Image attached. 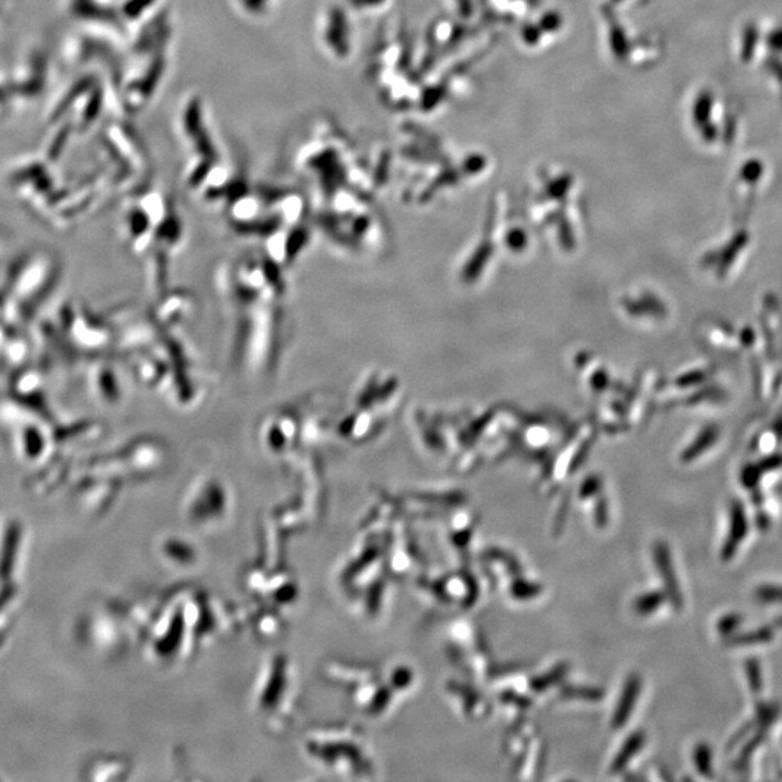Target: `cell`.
<instances>
[{
    "label": "cell",
    "instance_id": "6da1fadb",
    "mask_svg": "<svg viewBox=\"0 0 782 782\" xmlns=\"http://www.w3.org/2000/svg\"><path fill=\"white\" fill-rule=\"evenodd\" d=\"M654 557L655 562H657L659 574H661L662 581H664L668 599H670L675 610L683 609V593H681L680 584H678L677 577H675L670 549H668L667 545L659 542V544L655 546Z\"/></svg>",
    "mask_w": 782,
    "mask_h": 782
},
{
    "label": "cell",
    "instance_id": "7a4b0ae2",
    "mask_svg": "<svg viewBox=\"0 0 782 782\" xmlns=\"http://www.w3.org/2000/svg\"><path fill=\"white\" fill-rule=\"evenodd\" d=\"M746 535H748V519H746L745 509H743L741 502H735L730 507L729 533H727L726 542L722 546L723 561H729L735 557Z\"/></svg>",
    "mask_w": 782,
    "mask_h": 782
},
{
    "label": "cell",
    "instance_id": "3957f363",
    "mask_svg": "<svg viewBox=\"0 0 782 782\" xmlns=\"http://www.w3.org/2000/svg\"><path fill=\"white\" fill-rule=\"evenodd\" d=\"M639 690H641V680L636 675H633V677L629 678L625 691H623L622 701H620L619 709H617L616 713V726H623V723L628 720L629 714L632 712L633 706H635L636 699H638Z\"/></svg>",
    "mask_w": 782,
    "mask_h": 782
},
{
    "label": "cell",
    "instance_id": "277c9868",
    "mask_svg": "<svg viewBox=\"0 0 782 782\" xmlns=\"http://www.w3.org/2000/svg\"><path fill=\"white\" fill-rule=\"evenodd\" d=\"M774 636H775L774 629L769 628V626H764V628L751 630V632L739 633V635H736L735 633V635H733L732 638L729 639V645L730 646L761 645V643L771 642L772 639H774Z\"/></svg>",
    "mask_w": 782,
    "mask_h": 782
},
{
    "label": "cell",
    "instance_id": "5b68a950",
    "mask_svg": "<svg viewBox=\"0 0 782 782\" xmlns=\"http://www.w3.org/2000/svg\"><path fill=\"white\" fill-rule=\"evenodd\" d=\"M694 764L704 777H712V749L707 743H699L694 751Z\"/></svg>",
    "mask_w": 782,
    "mask_h": 782
},
{
    "label": "cell",
    "instance_id": "8992f818",
    "mask_svg": "<svg viewBox=\"0 0 782 782\" xmlns=\"http://www.w3.org/2000/svg\"><path fill=\"white\" fill-rule=\"evenodd\" d=\"M746 675H748L749 687H751L752 693L759 696L762 693V687H764V681H762L761 664L756 659H748L745 662Z\"/></svg>",
    "mask_w": 782,
    "mask_h": 782
},
{
    "label": "cell",
    "instance_id": "52a82bcc",
    "mask_svg": "<svg viewBox=\"0 0 782 782\" xmlns=\"http://www.w3.org/2000/svg\"><path fill=\"white\" fill-rule=\"evenodd\" d=\"M664 599V594L659 593V591L646 594V596H643L636 601V610H638L641 615H649V613L655 612V610L661 606Z\"/></svg>",
    "mask_w": 782,
    "mask_h": 782
},
{
    "label": "cell",
    "instance_id": "ba28073f",
    "mask_svg": "<svg viewBox=\"0 0 782 782\" xmlns=\"http://www.w3.org/2000/svg\"><path fill=\"white\" fill-rule=\"evenodd\" d=\"M642 743L643 736L641 733H636V735H633L632 738L626 742L622 754H620L619 758H617V768L625 767V765L628 764L629 759L632 758V756L635 755L639 749H641Z\"/></svg>",
    "mask_w": 782,
    "mask_h": 782
},
{
    "label": "cell",
    "instance_id": "9c48e42d",
    "mask_svg": "<svg viewBox=\"0 0 782 782\" xmlns=\"http://www.w3.org/2000/svg\"><path fill=\"white\" fill-rule=\"evenodd\" d=\"M743 619L741 615H727L720 619L717 629H719L720 635H735L736 630L742 625Z\"/></svg>",
    "mask_w": 782,
    "mask_h": 782
},
{
    "label": "cell",
    "instance_id": "30bf717a",
    "mask_svg": "<svg viewBox=\"0 0 782 782\" xmlns=\"http://www.w3.org/2000/svg\"><path fill=\"white\" fill-rule=\"evenodd\" d=\"M756 597L765 603H782V587L764 586L756 590Z\"/></svg>",
    "mask_w": 782,
    "mask_h": 782
},
{
    "label": "cell",
    "instance_id": "8fae6325",
    "mask_svg": "<svg viewBox=\"0 0 782 782\" xmlns=\"http://www.w3.org/2000/svg\"><path fill=\"white\" fill-rule=\"evenodd\" d=\"M154 2L155 0H128L125 8V15L129 16V19H138L140 18L142 11L150 8V5H153Z\"/></svg>",
    "mask_w": 782,
    "mask_h": 782
},
{
    "label": "cell",
    "instance_id": "7c38bea8",
    "mask_svg": "<svg viewBox=\"0 0 782 782\" xmlns=\"http://www.w3.org/2000/svg\"><path fill=\"white\" fill-rule=\"evenodd\" d=\"M239 3L244 11L252 15L264 14L268 9L267 0H239Z\"/></svg>",
    "mask_w": 782,
    "mask_h": 782
}]
</instances>
